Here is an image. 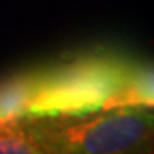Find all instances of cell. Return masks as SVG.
Masks as SVG:
<instances>
[{
    "mask_svg": "<svg viewBox=\"0 0 154 154\" xmlns=\"http://www.w3.org/2000/svg\"><path fill=\"white\" fill-rule=\"evenodd\" d=\"M135 60L120 50L91 48L17 72L22 120L70 118L103 111Z\"/></svg>",
    "mask_w": 154,
    "mask_h": 154,
    "instance_id": "cell-1",
    "label": "cell"
},
{
    "mask_svg": "<svg viewBox=\"0 0 154 154\" xmlns=\"http://www.w3.org/2000/svg\"><path fill=\"white\" fill-rule=\"evenodd\" d=\"M0 154H46L19 122L0 123Z\"/></svg>",
    "mask_w": 154,
    "mask_h": 154,
    "instance_id": "cell-4",
    "label": "cell"
},
{
    "mask_svg": "<svg viewBox=\"0 0 154 154\" xmlns=\"http://www.w3.org/2000/svg\"><path fill=\"white\" fill-rule=\"evenodd\" d=\"M113 108L154 110V62H134L125 82L105 106V110Z\"/></svg>",
    "mask_w": 154,
    "mask_h": 154,
    "instance_id": "cell-3",
    "label": "cell"
},
{
    "mask_svg": "<svg viewBox=\"0 0 154 154\" xmlns=\"http://www.w3.org/2000/svg\"><path fill=\"white\" fill-rule=\"evenodd\" d=\"M17 122L46 154H146L154 147V110L146 108Z\"/></svg>",
    "mask_w": 154,
    "mask_h": 154,
    "instance_id": "cell-2",
    "label": "cell"
}]
</instances>
